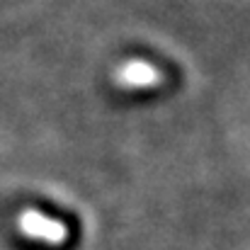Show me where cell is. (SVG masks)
<instances>
[{
	"label": "cell",
	"mask_w": 250,
	"mask_h": 250,
	"mask_svg": "<svg viewBox=\"0 0 250 250\" xmlns=\"http://www.w3.org/2000/svg\"><path fill=\"white\" fill-rule=\"evenodd\" d=\"M22 233L34 238V241H44V243H61L66 238V226L44 216V214H37V211H24L22 219L17 221Z\"/></svg>",
	"instance_id": "6da1fadb"
},
{
	"label": "cell",
	"mask_w": 250,
	"mask_h": 250,
	"mask_svg": "<svg viewBox=\"0 0 250 250\" xmlns=\"http://www.w3.org/2000/svg\"><path fill=\"white\" fill-rule=\"evenodd\" d=\"M119 73H122L119 76V83L129 85V87H144V85H153L158 81V71L151 68L148 63H141V61L126 63Z\"/></svg>",
	"instance_id": "7a4b0ae2"
}]
</instances>
